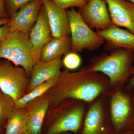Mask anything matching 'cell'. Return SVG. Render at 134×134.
<instances>
[{"mask_svg":"<svg viewBox=\"0 0 134 134\" xmlns=\"http://www.w3.org/2000/svg\"><path fill=\"white\" fill-rule=\"evenodd\" d=\"M110 88L109 79L100 72L89 71L86 67L77 71H62L55 85L46 93L50 105L55 107L68 99L90 103Z\"/></svg>","mask_w":134,"mask_h":134,"instance_id":"obj_1","label":"cell"},{"mask_svg":"<svg viewBox=\"0 0 134 134\" xmlns=\"http://www.w3.org/2000/svg\"><path fill=\"white\" fill-rule=\"evenodd\" d=\"M102 53L90 60L86 68L103 73L108 77L110 88L126 84L134 75V53L122 48Z\"/></svg>","mask_w":134,"mask_h":134,"instance_id":"obj_2","label":"cell"},{"mask_svg":"<svg viewBox=\"0 0 134 134\" xmlns=\"http://www.w3.org/2000/svg\"><path fill=\"white\" fill-rule=\"evenodd\" d=\"M125 85L110 88L106 93L110 117L116 134L134 130V94Z\"/></svg>","mask_w":134,"mask_h":134,"instance_id":"obj_3","label":"cell"},{"mask_svg":"<svg viewBox=\"0 0 134 134\" xmlns=\"http://www.w3.org/2000/svg\"><path fill=\"white\" fill-rule=\"evenodd\" d=\"M90 103L68 99L55 107V111L45 134L71 132L78 134Z\"/></svg>","mask_w":134,"mask_h":134,"instance_id":"obj_4","label":"cell"},{"mask_svg":"<svg viewBox=\"0 0 134 134\" xmlns=\"http://www.w3.org/2000/svg\"><path fill=\"white\" fill-rule=\"evenodd\" d=\"M29 34L11 32L0 45V59H6L25 70L30 77L34 63Z\"/></svg>","mask_w":134,"mask_h":134,"instance_id":"obj_5","label":"cell"},{"mask_svg":"<svg viewBox=\"0 0 134 134\" xmlns=\"http://www.w3.org/2000/svg\"><path fill=\"white\" fill-rule=\"evenodd\" d=\"M106 93L90 103L78 134H116Z\"/></svg>","mask_w":134,"mask_h":134,"instance_id":"obj_6","label":"cell"},{"mask_svg":"<svg viewBox=\"0 0 134 134\" xmlns=\"http://www.w3.org/2000/svg\"><path fill=\"white\" fill-rule=\"evenodd\" d=\"M67 12L69 18L72 52L93 51L103 45L104 39L85 23L78 11L72 8L67 10Z\"/></svg>","mask_w":134,"mask_h":134,"instance_id":"obj_7","label":"cell"},{"mask_svg":"<svg viewBox=\"0 0 134 134\" xmlns=\"http://www.w3.org/2000/svg\"><path fill=\"white\" fill-rule=\"evenodd\" d=\"M30 77L25 70L9 61L0 63V90L14 101L26 93Z\"/></svg>","mask_w":134,"mask_h":134,"instance_id":"obj_8","label":"cell"},{"mask_svg":"<svg viewBox=\"0 0 134 134\" xmlns=\"http://www.w3.org/2000/svg\"><path fill=\"white\" fill-rule=\"evenodd\" d=\"M78 12L91 29L105 30L113 24L105 0H90Z\"/></svg>","mask_w":134,"mask_h":134,"instance_id":"obj_9","label":"cell"},{"mask_svg":"<svg viewBox=\"0 0 134 134\" xmlns=\"http://www.w3.org/2000/svg\"><path fill=\"white\" fill-rule=\"evenodd\" d=\"M43 0H33L11 15L8 23L10 31L29 34L38 18Z\"/></svg>","mask_w":134,"mask_h":134,"instance_id":"obj_10","label":"cell"},{"mask_svg":"<svg viewBox=\"0 0 134 134\" xmlns=\"http://www.w3.org/2000/svg\"><path fill=\"white\" fill-rule=\"evenodd\" d=\"M34 63L41 60V50L44 46L53 37L47 15L43 4L38 18L29 33Z\"/></svg>","mask_w":134,"mask_h":134,"instance_id":"obj_11","label":"cell"},{"mask_svg":"<svg viewBox=\"0 0 134 134\" xmlns=\"http://www.w3.org/2000/svg\"><path fill=\"white\" fill-rule=\"evenodd\" d=\"M43 5L53 37H70L69 18L67 10L60 7L51 0H43Z\"/></svg>","mask_w":134,"mask_h":134,"instance_id":"obj_12","label":"cell"},{"mask_svg":"<svg viewBox=\"0 0 134 134\" xmlns=\"http://www.w3.org/2000/svg\"><path fill=\"white\" fill-rule=\"evenodd\" d=\"M96 32L104 40L103 48L105 51L122 48L134 53V35L129 31L113 24L108 29L97 30Z\"/></svg>","mask_w":134,"mask_h":134,"instance_id":"obj_13","label":"cell"},{"mask_svg":"<svg viewBox=\"0 0 134 134\" xmlns=\"http://www.w3.org/2000/svg\"><path fill=\"white\" fill-rule=\"evenodd\" d=\"M113 24L134 35V4L126 0H105Z\"/></svg>","mask_w":134,"mask_h":134,"instance_id":"obj_14","label":"cell"},{"mask_svg":"<svg viewBox=\"0 0 134 134\" xmlns=\"http://www.w3.org/2000/svg\"><path fill=\"white\" fill-rule=\"evenodd\" d=\"M62 65L61 58L47 62L40 60L34 64L30 76L26 93L49 79L58 78L62 72Z\"/></svg>","mask_w":134,"mask_h":134,"instance_id":"obj_15","label":"cell"},{"mask_svg":"<svg viewBox=\"0 0 134 134\" xmlns=\"http://www.w3.org/2000/svg\"><path fill=\"white\" fill-rule=\"evenodd\" d=\"M50 105L46 93L32 100L26 107L29 115L26 130L32 134H41L47 112Z\"/></svg>","mask_w":134,"mask_h":134,"instance_id":"obj_16","label":"cell"},{"mask_svg":"<svg viewBox=\"0 0 134 134\" xmlns=\"http://www.w3.org/2000/svg\"><path fill=\"white\" fill-rule=\"evenodd\" d=\"M70 37H52L45 45L41 50V60L47 62L61 58L71 50Z\"/></svg>","mask_w":134,"mask_h":134,"instance_id":"obj_17","label":"cell"},{"mask_svg":"<svg viewBox=\"0 0 134 134\" xmlns=\"http://www.w3.org/2000/svg\"><path fill=\"white\" fill-rule=\"evenodd\" d=\"M29 112L27 107L15 109L7 120L5 134H21L26 130Z\"/></svg>","mask_w":134,"mask_h":134,"instance_id":"obj_18","label":"cell"},{"mask_svg":"<svg viewBox=\"0 0 134 134\" xmlns=\"http://www.w3.org/2000/svg\"><path fill=\"white\" fill-rule=\"evenodd\" d=\"M58 78L55 77L49 79L37 86L29 93H26L18 100L15 101V109L26 107L32 100L46 93L55 85Z\"/></svg>","mask_w":134,"mask_h":134,"instance_id":"obj_19","label":"cell"},{"mask_svg":"<svg viewBox=\"0 0 134 134\" xmlns=\"http://www.w3.org/2000/svg\"><path fill=\"white\" fill-rule=\"evenodd\" d=\"M15 109V101L0 90V128L4 125Z\"/></svg>","mask_w":134,"mask_h":134,"instance_id":"obj_20","label":"cell"},{"mask_svg":"<svg viewBox=\"0 0 134 134\" xmlns=\"http://www.w3.org/2000/svg\"><path fill=\"white\" fill-rule=\"evenodd\" d=\"M81 61V57L78 54L71 51L65 54L62 60V63L66 69L74 70L80 66Z\"/></svg>","mask_w":134,"mask_h":134,"instance_id":"obj_21","label":"cell"},{"mask_svg":"<svg viewBox=\"0 0 134 134\" xmlns=\"http://www.w3.org/2000/svg\"><path fill=\"white\" fill-rule=\"evenodd\" d=\"M56 5L63 9L77 7L81 8L87 4L90 0H51Z\"/></svg>","mask_w":134,"mask_h":134,"instance_id":"obj_22","label":"cell"},{"mask_svg":"<svg viewBox=\"0 0 134 134\" xmlns=\"http://www.w3.org/2000/svg\"><path fill=\"white\" fill-rule=\"evenodd\" d=\"M32 1L33 0H7L10 14H12Z\"/></svg>","mask_w":134,"mask_h":134,"instance_id":"obj_23","label":"cell"},{"mask_svg":"<svg viewBox=\"0 0 134 134\" xmlns=\"http://www.w3.org/2000/svg\"><path fill=\"white\" fill-rule=\"evenodd\" d=\"M10 32V30L8 23L0 26V45Z\"/></svg>","mask_w":134,"mask_h":134,"instance_id":"obj_24","label":"cell"},{"mask_svg":"<svg viewBox=\"0 0 134 134\" xmlns=\"http://www.w3.org/2000/svg\"><path fill=\"white\" fill-rule=\"evenodd\" d=\"M133 60L134 62V56ZM125 86L128 90L132 93H134V75L130 78Z\"/></svg>","mask_w":134,"mask_h":134,"instance_id":"obj_25","label":"cell"},{"mask_svg":"<svg viewBox=\"0 0 134 134\" xmlns=\"http://www.w3.org/2000/svg\"><path fill=\"white\" fill-rule=\"evenodd\" d=\"M7 16L5 11L4 0H0V18H6Z\"/></svg>","mask_w":134,"mask_h":134,"instance_id":"obj_26","label":"cell"},{"mask_svg":"<svg viewBox=\"0 0 134 134\" xmlns=\"http://www.w3.org/2000/svg\"><path fill=\"white\" fill-rule=\"evenodd\" d=\"M9 18H0V26L8 23L9 22Z\"/></svg>","mask_w":134,"mask_h":134,"instance_id":"obj_27","label":"cell"},{"mask_svg":"<svg viewBox=\"0 0 134 134\" xmlns=\"http://www.w3.org/2000/svg\"><path fill=\"white\" fill-rule=\"evenodd\" d=\"M122 134H134V130H130V131H129V132H126L125 133Z\"/></svg>","mask_w":134,"mask_h":134,"instance_id":"obj_28","label":"cell"},{"mask_svg":"<svg viewBox=\"0 0 134 134\" xmlns=\"http://www.w3.org/2000/svg\"><path fill=\"white\" fill-rule=\"evenodd\" d=\"M21 134H32L30 132H29L28 130H25V132H24L23 133H22Z\"/></svg>","mask_w":134,"mask_h":134,"instance_id":"obj_29","label":"cell"},{"mask_svg":"<svg viewBox=\"0 0 134 134\" xmlns=\"http://www.w3.org/2000/svg\"><path fill=\"white\" fill-rule=\"evenodd\" d=\"M59 134H75L74 133H72L71 132H64V133H61Z\"/></svg>","mask_w":134,"mask_h":134,"instance_id":"obj_30","label":"cell"},{"mask_svg":"<svg viewBox=\"0 0 134 134\" xmlns=\"http://www.w3.org/2000/svg\"><path fill=\"white\" fill-rule=\"evenodd\" d=\"M126 1H127L129 2L132 3L134 4V0H126Z\"/></svg>","mask_w":134,"mask_h":134,"instance_id":"obj_31","label":"cell"},{"mask_svg":"<svg viewBox=\"0 0 134 134\" xmlns=\"http://www.w3.org/2000/svg\"><path fill=\"white\" fill-rule=\"evenodd\" d=\"M0 129H1V128H0ZM0 131H1V130H0Z\"/></svg>","mask_w":134,"mask_h":134,"instance_id":"obj_32","label":"cell"},{"mask_svg":"<svg viewBox=\"0 0 134 134\" xmlns=\"http://www.w3.org/2000/svg\"></svg>","mask_w":134,"mask_h":134,"instance_id":"obj_33","label":"cell"}]
</instances>
